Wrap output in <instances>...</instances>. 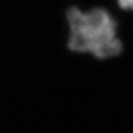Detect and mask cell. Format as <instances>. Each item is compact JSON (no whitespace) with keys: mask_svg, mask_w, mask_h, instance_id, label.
<instances>
[{"mask_svg":"<svg viewBox=\"0 0 133 133\" xmlns=\"http://www.w3.org/2000/svg\"><path fill=\"white\" fill-rule=\"evenodd\" d=\"M70 29L68 46L76 52H90L105 59L120 54L122 43L116 37V23L108 11L96 8L81 12L73 7L67 12Z\"/></svg>","mask_w":133,"mask_h":133,"instance_id":"obj_1","label":"cell"},{"mask_svg":"<svg viewBox=\"0 0 133 133\" xmlns=\"http://www.w3.org/2000/svg\"><path fill=\"white\" fill-rule=\"evenodd\" d=\"M118 5L124 10H133V0H117Z\"/></svg>","mask_w":133,"mask_h":133,"instance_id":"obj_2","label":"cell"}]
</instances>
